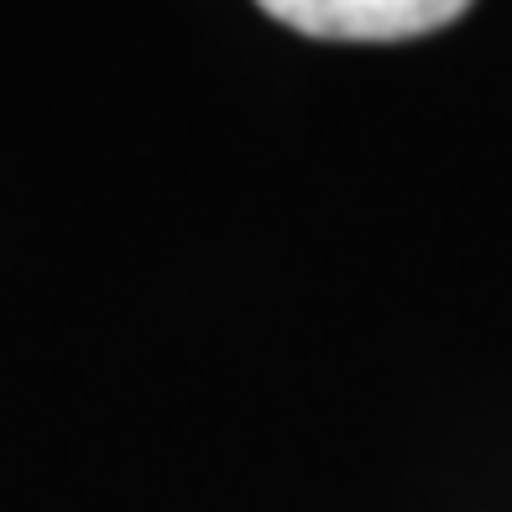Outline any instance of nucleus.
Masks as SVG:
<instances>
[{"instance_id": "obj_1", "label": "nucleus", "mask_w": 512, "mask_h": 512, "mask_svg": "<svg viewBox=\"0 0 512 512\" xmlns=\"http://www.w3.org/2000/svg\"><path fill=\"white\" fill-rule=\"evenodd\" d=\"M272 21L324 42H403L424 37L471 6V0H256Z\"/></svg>"}]
</instances>
